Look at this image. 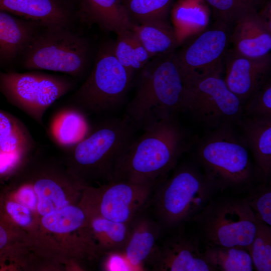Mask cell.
<instances>
[{"label": "cell", "instance_id": "836d02e7", "mask_svg": "<svg viewBox=\"0 0 271 271\" xmlns=\"http://www.w3.org/2000/svg\"><path fill=\"white\" fill-rule=\"evenodd\" d=\"M21 158L6 153L0 149V180L13 175Z\"/></svg>", "mask_w": 271, "mask_h": 271}, {"label": "cell", "instance_id": "8992f818", "mask_svg": "<svg viewBox=\"0 0 271 271\" xmlns=\"http://www.w3.org/2000/svg\"><path fill=\"white\" fill-rule=\"evenodd\" d=\"M205 246H236L247 250L258 220L244 198L213 197L191 220Z\"/></svg>", "mask_w": 271, "mask_h": 271}, {"label": "cell", "instance_id": "484cf974", "mask_svg": "<svg viewBox=\"0 0 271 271\" xmlns=\"http://www.w3.org/2000/svg\"><path fill=\"white\" fill-rule=\"evenodd\" d=\"M113 50L121 64L134 74L152 58L130 29L117 34Z\"/></svg>", "mask_w": 271, "mask_h": 271}, {"label": "cell", "instance_id": "ac0fdd59", "mask_svg": "<svg viewBox=\"0 0 271 271\" xmlns=\"http://www.w3.org/2000/svg\"><path fill=\"white\" fill-rule=\"evenodd\" d=\"M0 10L46 28L67 27L70 22L59 0H0Z\"/></svg>", "mask_w": 271, "mask_h": 271}, {"label": "cell", "instance_id": "e0dca14e", "mask_svg": "<svg viewBox=\"0 0 271 271\" xmlns=\"http://www.w3.org/2000/svg\"><path fill=\"white\" fill-rule=\"evenodd\" d=\"M239 127L255 162L258 180L268 182L271 174V117L242 116Z\"/></svg>", "mask_w": 271, "mask_h": 271}, {"label": "cell", "instance_id": "1f68e13d", "mask_svg": "<svg viewBox=\"0 0 271 271\" xmlns=\"http://www.w3.org/2000/svg\"><path fill=\"white\" fill-rule=\"evenodd\" d=\"M242 116L271 117V81L266 83L243 104Z\"/></svg>", "mask_w": 271, "mask_h": 271}, {"label": "cell", "instance_id": "9c48e42d", "mask_svg": "<svg viewBox=\"0 0 271 271\" xmlns=\"http://www.w3.org/2000/svg\"><path fill=\"white\" fill-rule=\"evenodd\" d=\"M243 104L227 86L221 73L208 75L185 86L180 112L208 131L236 125Z\"/></svg>", "mask_w": 271, "mask_h": 271}, {"label": "cell", "instance_id": "d4e9b609", "mask_svg": "<svg viewBox=\"0 0 271 271\" xmlns=\"http://www.w3.org/2000/svg\"><path fill=\"white\" fill-rule=\"evenodd\" d=\"M202 252L205 261L214 271H252L254 269L249 252L233 246H205Z\"/></svg>", "mask_w": 271, "mask_h": 271}, {"label": "cell", "instance_id": "f546056e", "mask_svg": "<svg viewBox=\"0 0 271 271\" xmlns=\"http://www.w3.org/2000/svg\"><path fill=\"white\" fill-rule=\"evenodd\" d=\"M248 252L256 270H271L270 226L258 220L257 229Z\"/></svg>", "mask_w": 271, "mask_h": 271}, {"label": "cell", "instance_id": "44dd1931", "mask_svg": "<svg viewBox=\"0 0 271 271\" xmlns=\"http://www.w3.org/2000/svg\"><path fill=\"white\" fill-rule=\"evenodd\" d=\"M90 128L87 116L67 105L53 116L49 132L54 143L64 150L80 141L87 134Z\"/></svg>", "mask_w": 271, "mask_h": 271}, {"label": "cell", "instance_id": "cb8c5ba5", "mask_svg": "<svg viewBox=\"0 0 271 271\" xmlns=\"http://www.w3.org/2000/svg\"><path fill=\"white\" fill-rule=\"evenodd\" d=\"M36 146L25 124L15 116L0 109V149L6 153L23 157Z\"/></svg>", "mask_w": 271, "mask_h": 271}, {"label": "cell", "instance_id": "4dcf8cb0", "mask_svg": "<svg viewBox=\"0 0 271 271\" xmlns=\"http://www.w3.org/2000/svg\"><path fill=\"white\" fill-rule=\"evenodd\" d=\"M244 197L256 219L271 226V187L262 181L253 186Z\"/></svg>", "mask_w": 271, "mask_h": 271}, {"label": "cell", "instance_id": "d6986e66", "mask_svg": "<svg viewBox=\"0 0 271 271\" xmlns=\"http://www.w3.org/2000/svg\"><path fill=\"white\" fill-rule=\"evenodd\" d=\"M80 14L87 23L116 35L132 25L122 0H82Z\"/></svg>", "mask_w": 271, "mask_h": 271}, {"label": "cell", "instance_id": "3957f363", "mask_svg": "<svg viewBox=\"0 0 271 271\" xmlns=\"http://www.w3.org/2000/svg\"><path fill=\"white\" fill-rule=\"evenodd\" d=\"M236 125L208 131L196 144L195 159L218 191L246 192L258 178L249 149Z\"/></svg>", "mask_w": 271, "mask_h": 271}, {"label": "cell", "instance_id": "ba28073f", "mask_svg": "<svg viewBox=\"0 0 271 271\" xmlns=\"http://www.w3.org/2000/svg\"><path fill=\"white\" fill-rule=\"evenodd\" d=\"M23 65L31 70H49L80 77L87 66L89 46L85 38L67 27L47 28L25 49Z\"/></svg>", "mask_w": 271, "mask_h": 271}, {"label": "cell", "instance_id": "d6a6232c", "mask_svg": "<svg viewBox=\"0 0 271 271\" xmlns=\"http://www.w3.org/2000/svg\"><path fill=\"white\" fill-rule=\"evenodd\" d=\"M103 268L107 271L133 270L121 251H114L106 253Z\"/></svg>", "mask_w": 271, "mask_h": 271}, {"label": "cell", "instance_id": "5b68a950", "mask_svg": "<svg viewBox=\"0 0 271 271\" xmlns=\"http://www.w3.org/2000/svg\"><path fill=\"white\" fill-rule=\"evenodd\" d=\"M217 191L196 165L183 163L154 190L157 221L162 228L180 227L200 212Z\"/></svg>", "mask_w": 271, "mask_h": 271}, {"label": "cell", "instance_id": "7402d4cb", "mask_svg": "<svg viewBox=\"0 0 271 271\" xmlns=\"http://www.w3.org/2000/svg\"><path fill=\"white\" fill-rule=\"evenodd\" d=\"M84 210L91 239L99 253L122 250L128 236L130 223L116 222Z\"/></svg>", "mask_w": 271, "mask_h": 271}, {"label": "cell", "instance_id": "2e32d148", "mask_svg": "<svg viewBox=\"0 0 271 271\" xmlns=\"http://www.w3.org/2000/svg\"><path fill=\"white\" fill-rule=\"evenodd\" d=\"M162 227L142 211L130 222L128 236L121 252L133 270H144L151 264L159 246Z\"/></svg>", "mask_w": 271, "mask_h": 271}, {"label": "cell", "instance_id": "d590c367", "mask_svg": "<svg viewBox=\"0 0 271 271\" xmlns=\"http://www.w3.org/2000/svg\"><path fill=\"white\" fill-rule=\"evenodd\" d=\"M19 192L18 198L20 202L32 208L37 204V198L33 192L34 190H32L29 185L21 188Z\"/></svg>", "mask_w": 271, "mask_h": 271}, {"label": "cell", "instance_id": "4316f807", "mask_svg": "<svg viewBox=\"0 0 271 271\" xmlns=\"http://www.w3.org/2000/svg\"><path fill=\"white\" fill-rule=\"evenodd\" d=\"M42 223L47 230L70 233L87 225V216L82 206L69 204L43 216Z\"/></svg>", "mask_w": 271, "mask_h": 271}, {"label": "cell", "instance_id": "52a82bcc", "mask_svg": "<svg viewBox=\"0 0 271 271\" xmlns=\"http://www.w3.org/2000/svg\"><path fill=\"white\" fill-rule=\"evenodd\" d=\"M134 74L117 60L113 44L104 45L100 49L90 74L67 105L86 116L114 110L124 102Z\"/></svg>", "mask_w": 271, "mask_h": 271}, {"label": "cell", "instance_id": "83f0119b", "mask_svg": "<svg viewBox=\"0 0 271 271\" xmlns=\"http://www.w3.org/2000/svg\"><path fill=\"white\" fill-rule=\"evenodd\" d=\"M175 0H122L132 24L168 20Z\"/></svg>", "mask_w": 271, "mask_h": 271}, {"label": "cell", "instance_id": "603a6c76", "mask_svg": "<svg viewBox=\"0 0 271 271\" xmlns=\"http://www.w3.org/2000/svg\"><path fill=\"white\" fill-rule=\"evenodd\" d=\"M130 29L153 58L176 50L180 43L168 20L132 24Z\"/></svg>", "mask_w": 271, "mask_h": 271}, {"label": "cell", "instance_id": "ffe728a7", "mask_svg": "<svg viewBox=\"0 0 271 271\" xmlns=\"http://www.w3.org/2000/svg\"><path fill=\"white\" fill-rule=\"evenodd\" d=\"M0 10V58L10 61L24 51L36 35V26Z\"/></svg>", "mask_w": 271, "mask_h": 271}, {"label": "cell", "instance_id": "9a60e30c", "mask_svg": "<svg viewBox=\"0 0 271 271\" xmlns=\"http://www.w3.org/2000/svg\"><path fill=\"white\" fill-rule=\"evenodd\" d=\"M269 19L257 11L238 20L231 33L232 50L251 58L270 55L271 26Z\"/></svg>", "mask_w": 271, "mask_h": 271}, {"label": "cell", "instance_id": "e575fe53", "mask_svg": "<svg viewBox=\"0 0 271 271\" xmlns=\"http://www.w3.org/2000/svg\"><path fill=\"white\" fill-rule=\"evenodd\" d=\"M6 208L8 214L19 224L27 225L30 222V211L25 206L11 201L7 203Z\"/></svg>", "mask_w": 271, "mask_h": 271}, {"label": "cell", "instance_id": "7a4b0ae2", "mask_svg": "<svg viewBox=\"0 0 271 271\" xmlns=\"http://www.w3.org/2000/svg\"><path fill=\"white\" fill-rule=\"evenodd\" d=\"M175 51L153 57L139 71L124 116L136 129L146 130L180 112L185 85Z\"/></svg>", "mask_w": 271, "mask_h": 271}, {"label": "cell", "instance_id": "30bf717a", "mask_svg": "<svg viewBox=\"0 0 271 271\" xmlns=\"http://www.w3.org/2000/svg\"><path fill=\"white\" fill-rule=\"evenodd\" d=\"M75 85L66 76L38 71L0 72V92L11 104L41 126L47 110Z\"/></svg>", "mask_w": 271, "mask_h": 271}, {"label": "cell", "instance_id": "4fadbf2b", "mask_svg": "<svg viewBox=\"0 0 271 271\" xmlns=\"http://www.w3.org/2000/svg\"><path fill=\"white\" fill-rule=\"evenodd\" d=\"M224 81L243 104L269 79L270 55L260 58L242 56L228 50L224 60Z\"/></svg>", "mask_w": 271, "mask_h": 271}, {"label": "cell", "instance_id": "277c9868", "mask_svg": "<svg viewBox=\"0 0 271 271\" xmlns=\"http://www.w3.org/2000/svg\"><path fill=\"white\" fill-rule=\"evenodd\" d=\"M136 129L124 116L110 118L90 126L86 136L64 149L67 170L81 184L87 180L108 182L133 141Z\"/></svg>", "mask_w": 271, "mask_h": 271}, {"label": "cell", "instance_id": "8fae6325", "mask_svg": "<svg viewBox=\"0 0 271 271\" xmlns=\"http://www.w3.org/2000/svg\"><path fill=\"white\" fill-rule=\"evenodd\" d=\"M230 26L216 21L175 51L185 86L208 75L222 73L230 43Z\"/></svg>", "mask_w": 271, "mask_h": 271}, {"label": "cell", "instance_id": "6da1fadb", "mask_svg": "<svg viewBox=\"0 0 271 271\" xmlns=\"http://www.w3.org/2000/svg\"><path fill=\"white\" fill-rule=\"evenodd\" d=\"M193 144L192 136L177 115L162 120L133 140L118 162L112 181L156 186Z\"/></svg>", "mask_w": 271, "mask_h": 271}, {"label": "cell", "instance_id": "5bb4252c", "mask_svg": "<svg viewBox=\"0 0 271 271\" xmlns=\"http://www.w3.org/2000/svg\"><path fill=\"white\" fill-rule=\"evenodd\" d=\"M150 265L157 271H214L203 257L198 237L183 233L159 246Z\"/></svg>", "mask_w": 271, "mask_h": 271}, {"label": "cell", "instance_id": "8d00e7d4", "mask_svg": "<svg viewBox=\"0 0 271 271\" xmlns=\"http://www.w3.org/2000/svg\"><path fill=\"white\" fill-rule=\"evenodd\" d=\"M9 241V233L4 226L0 223V250L7 246Z\"/></svg>", "mask_w": 271, "mask_h": 271}, {"label": "cell", "instance_id": "7c38bea8", "mask_svg": "<svg viewBox=\"0 0 271 271\" xmlns=\"http://www.w3.org/2000/svg\"><path fill=\"white\" fill-rule=\"evenodd\" d=\"M155 187L125 180L111 181L98 188H86L81 206L110 220L128 223L143 211Z\"/></svg>", "mask_w": 271, "mask_h": 271}, {"label": "cell", "instance_id": "f1b7e54d", "mask_svg": "<svg viewBox=\"0 0 271 271\" xmlns=\"http://www.w3.org/2000/svg\"><path fill=\"white\" fill-rule=\"evenodd\" d=\"M216 19L230 26L243 17L255 12L264 0H204Z\"/></svg>", "mask_w": 271, "mask_h": 271}]
</instances>
